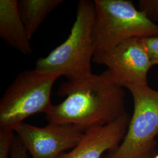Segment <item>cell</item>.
Masks as SVG:
<instances>
[{
    "label": "cell",
    "instance_id": "7",
    "mask_svg": "<svg viewBox=\"0 0 158 158\" xmlns=\"http://www.w3.org/2000/svg\"><path fill=\"white\" fill-rule=\"evenodd\" d=\"M85 132L74 125L49 124L38 127L24 122L14 131L32 158H59L78 145Z\"/></svg>",
    "mask_w": 158,
    "mask_h": 158
},
{
    "label": "cell",
    "instance_id": "11",
    "mask_svg": "<svg viewBox=\"0 0 158 158\" xmlns=\"http://www.w3.org/2000/svg\"><path fill=\"white\" fill-rule=\"evenodd\" d=\"M138 9L153 23L158 21V0H140Z\"/></svg>",
    "mask_w": 158,
    "mask_h": 158
},
{
    "label": "cell",
    "instance_id": "5",
    "mask_svg": "<svg viewBox=\"0 0 158 158\" xmlns=\"http://www.w3.org/2000/svg\"><path fill=\"white\" fill-rule=\"evenodd\" d=\"M134 111L124 138L106 158H153L158 135V91L148 85H130Z\"/></svg>",
    "mask_w": 158,
    "mask_h": 158
},
{
    "label": "cell",
    "instance_id": "4",
    "mask_svg": "<svg viewBox=\"0 0 158 158\" xmlns=\"http://www.w3.org/2000/svg\"><path fill=\"white\" fill-rule=\"evenodd\" d=\"M95 53L109 51L131 38L158 36V25L128 0H94Z\"/></svg>",
    "mask_w": 158,
    "mask_h": 158
},
{
    "label": "cell",
    "instance_id": "15",
    "mask_svg": "<svg viewBox=\"0 0 158 158\" xmlns=\"http://www.w3.org/2000/svg\"><path fill=\"white\" fill-rule=\"evenodd\" d=\"M153 158H158V154L156 155L155 156H153Z\"/></svg>",
    "mask_w": 158,
    "mask_h": 158
},
{
    "label": "cell",
    "instance_id": "1",
    "mask_svg": "<svg viewBox=\"0 0 158 158\" xmlns=\"http://www.w3.org/2000/svg\"><path fill=\"white\" fill-rule=\"evenodd\" d=\"M66 98L46 115L49 124H72L84 131L111 123L126 113L125 93L107 70L60 85L57 91Z\"/></svg>",
    "mask_w": 158,
    "mask_h": 158
},
{
    "label": "cell",
    "instance_id": "13",
    "mask_svg": "<svg viewBox=\"0 0 158 158\" xmlns=\"http://www.w3.org/2000/svg\"><path fill=\"white\" fill-rule=\"evenodd\" d=\"M153 66L158 65V36L142 38Z\"/></svg>",
    "mask_w": 158,
    "mask_h": 158
},
{
    "label": "cell",
    "instance_id": "12",
    "mask_svg": "<svg viewBox=\"0 0 158 158\" xmlns=\"http://www.w3.org/2000/svg\"><path fill=\"white\" fill-rule=\"evenodd\" d=\"M15 132L0 131V158H8Z\"/></svg>",
    "mask_w": 158,
    "mask_h": 158
},
{
    "label": "cell",
    "instance_id": "14",
    "mask_svg": "<svg viewBox=\"0 0 158 158\" xmlns=\"http://www.w3.org/2000/svg\"><path fill=\"white\" fill-rule=\"evenodd\" d=\"M27 150L17 136H15L12 143L10 158H28Z\"/></svg>",
    "mask_w": 158,
    "mask_h": 158
},
{
    "label": "cell",
    "instance_id": "6",
    "mask_svg": "<svg viewBox=\"0 0 158 158\" xmlns=\"http://www.w3.org/2000/svg\"><path fill=\"white\" fill-rule=\"evenodd\" d=\"M93 62L107 68L113 81L121 87L148 85L153 66L142 38H131L109 51L94 55Z\"/></svg>",
    "mask_w": 158,
    "mask_h": 158
},
{
    "label": "cell",
    "instance_id": "2",
    "mask_svg": "<svg viewBox=\"0 0 158 158\" xmlns=\"http://www.w3.org/2000/svg\"><path fill=\"white\" fill-rule=\"evenodd\" d=\"M94 18V1H79L76 19L68 38L48 56L40 58L35 69L64 76L69 80L82 79L93 73Z\"/></svg>",
    "mask_w": 158,
    "mask_h": 158
},
{
    "label": "cell",
    "instance_id": "3",
    "mask_svg": "<svg viewBox=\"0 0 158 158\" xmlns=\"http://www.w3.org/2000/svg\"><path fill=\"white\" fill-rule=\"evenodd\" d=\"M59 77L36 69L19 74L0 101V131L14 132L25 119L48 113L53 106L52 90Z\"/></svg>",
    "mask_w": 158,
    "mask_h": 158
},
{
    "label": "cell",
    "instance_id": "9",
    "mask_svg": "<svg viewBox=\"0 0 158 158\" xmlns=\"http://www.w3.org/2000/svg\"><path fill=\"white\" fill-rule=\"evenodd\" d=\"M0 37L25 56L31 55V39L20 16L18 1H0Z\"/></svg>",
    "mask_w": 158,
    "mask_h": 158
},
{
    "label": "cell",
    "instance_id": "8",
    "mask_svg": "<svg viewBox=\"0 0 158 158\" xmlns=\"http://www.w3.org/2000/svg\"><path fill=\"white\" fill-rule=\"evenodd\" d=\"M131 117L128 113L108 124L85 131L78 145L59 158H101L107 151L116 149L127 133Z\"/></svg>",
    "mask_w": 158,
    "mask_h": 158
},
{
    "label": "cell",
    "instance_id": "10",
    "mask_svg": "<svg viewBox=\"0 0 158 158\" xmlns=\"http://www.w3.org/2000/svg\"><path fill=\"white\" fill-rule=\"evenodd\" d=\"M63 2V0L18 1L19 12L31 40L48 15Z\"/></svg>",
    "mask_w": 158,
    "mask_h": 158
}]
</instances>
